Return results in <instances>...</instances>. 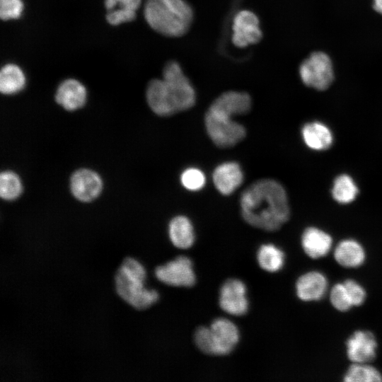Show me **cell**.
I'll return each mask as SVG.
<instances>
[{"label":"cell","instance_id":"f1b7e54d","mask_svg":"<svg viewBox=\"0 0 382 382\" xmlns=\"http://www.w3.org/2000/svg\"><path fill=\"white\" fill-rule=\"evenodd\" d=\"M353 306H359L364 303L366 298L364 288L356 280L347 279L343 282Z\"/></svg>","mask_w":382,"mask_h":382},{"label":"cell","instance_id":"1f68e13d","mask_svg":"<svg viewBox=\"0 0 382 382\" xmlns=\"http://www.w3.org/2000/svg\"><path fill=\"white\" fill-rule=\"evenodd\" d=\"M120 0H105V6L107 10L111 11L119 6Z\"/></svg>","mask_w":382,"mask_h":382},{"label":"cell","instance_id":"4316f807","mask_svg":"<svg viewBox=\"0 0 382 382\" xmlns=\"http://www.w3.org/2000/svg\"><path fill=\"white\" fill-rule=\"evenodd\" d=\"M180 180L186 189L193 191L202 189L205 184L204 173L195 168L186 169L182 173Z\"/></svg>","mask_w":382,"mask_h":382},{"label":"cell","instance_id":"7402d4cb","mask_svg":"<svg viewBox=\"0 0 382 382\" xmlns=\"http://www.w3.org/2000/svg\"><path fill=\"white\" fill-rule=\"evenodd\" d=\"M257 260L260 267L269 272H276L282 269L284 253L273 244H265L260 247L257 253Z\"/></svg>","mask_w":382,"mask_h":382},{"label":"cell","instance_id":"ac0fdd59","mask_svg":"<svg viewBox=\"0 0 382 382\" xmlns=\"http://www.w3.org/2000/svg\"><path fill=\"white\" fill-rule=\"evenodd\" d=\"M334 258L342 267L357 268L366 260L364 247L357 241L348 238L338 243L334 250Z\"/></svg>","mask_w":382,"mask_h":382},{"label":"cell","instance_id":"6da1fadb","mask_svg":"<svg viewBox=\"0 0 382 382\" xmlns=\"http://www.w3.org/2000/svg\"><path fill=\"white\" fill-rule=\"evenodd\" d=\"M240 203L243 219L255 228L274 231L289 218L286 192L274 180L261 179L251 184L242 193Z\"/></svg>","mask_w":382,"mask_h":382},{"label":"cell","instance_id":"7c38bea8","mask_svg":"<svg viewBox=\"0 0 382 382\" xmlns=\"http://www.w3.org/2000/svg\"><path fill=\"white\" fill-rule=\"evenodd\" d=\"M102 180L95 171L80 169L74 173L70 180V189L73 195L82 202L95 199L102 190Z\"/></svg>","mask_w":382,"mask_h":382},{"label":"cell","instance_id":"d4e9b609","mask_svg":"<svg viewBox=\"0 0 382 382\" xmlns=\"http://www.w3.org/2000/svg\"><path fill=\"white\" fill-rule=\"evenodd\" d=\"M22 192V185L18 176L11 171H4L0 176V195L6 200L16 199Z\"/></svg>","mask_w":382,"mask_h":382},{"label":"cell","instance_id":"83f0119b","mask_svg":"<svg viewBox=\"0 0 382 382\" xmlns=\"http://www.w3.org/2000/svg\"><path fill=\"white\" fill-rule=\"evenodd\" d=\"M23 11L22 0H0V17L3 21L18 19Z\"/></svg>","mask_w":382,"mask_h":382},{"label":"cell","instance_id":"5bb4252c","mask_svg":"<svg viewBox=\"0 0 382 382\" xmlns=\"http://www.w3.org/2000/svg\"><path fill=\"white\" fill-rule=\"evenodd\" d=\"M252 105L251 98L247 93L230 91L221 94L209 109L229 116L248 113Z\"/></svg>","mask_w":382,"mask_h":382},{"label":"cell","instance_id":"d6986e66","mask_svg":"<svg viewBox=\"0 0 382 382\" xmlns=\"http://www.w3.org/2000/svg\"><path fill=\"white\" fill-rule=\"evenodd\" d=\"M301 132L304 143L313 150L328 149L333 141V136L330 129L319 122L306 124Z\"/></svg>","mask_w":382,"mask_h":382},{"label":"cell","instance_id":"d6a6232c","mask_svg":"<svg viewBox=\"0 0 382 382\" xmlns=\"http://www.w3.org/2000/svg\"><path fill=\"white\" fill-rule=\"evenodd\" d=\"M373 8L378 13L382 14V0H372Z\"/></svg>","mask_w":382,"mask_h":382},{"label":"cell","instance_id":"ffe728a7","mask_svg":"<svg viewBox=\"0 0 382 382\" xmlns=\"http://www.w3.org/2000/svg\"><path fill=\"white\" fill-rule=\"evenodd\" d=\"M168 234L174 246L180 249L190 248L195 242L193 226L189 219L184 216L174 217L168 226Z\"/></svg>","mask_w":382,"mask_h":382},{"label":"cell","instance_id":"cb8c5ba5","mask_svg":"<svg viewBox=\"0 0 382 382\" xmlns=\"http://www.w3.org/2000/svg\"><path fill=\"white\" fill-rule=\"evenodd\" d=\"M358 187L353 179L347 174L337 176L333 183L332 195L335 201L347 204L355 199Z\"/></svg>","mask_w":382,"mask_h":382},{"label":"cell","instance_id":"9a60e30c","mask_svg":"<svg viewBox=\"0 0 382 382\" xmlns=\"http://www.w3.org/2000/svg\"><path fill=\"white\" fill-rule=\"evenodd\" d=\"M301 247L304 253L312 259L326 256L332 246L331 236L317 227L306 228L301 236Z\"/></svg>","mask_w":382,"mask_h":382},{"label":"cell","instance_id":"30bf717a","mask_svg":"<svg viewBox=\"0 0 382 382\" xmlns=\"http://www.w3.org/2000/svg\"><path fill=\"white\" fill-rule=\"evenodd\" d=\"M246 286L238 279L226 280L221 287L219 306L226 313L233 316H243L248 310Z\"/></svg>","mask_w":382,"mask_h":382},{"label":"cell","instance_id":"ba28073f","mask_svg":"<svg viewBox=\"0 0 382 382\" xmlns=\"http://www.w3.org/2000/svg\"><path fill=\"white\" fill-rule=\"evenodd\" d=\"M232 42L238 47H246L259 42L262 37L260 21L253 11H239L232 21Z\"/></svg>","mask_w":382,"mask_h":382},{"label":"cell","instance_id":"5b68a950","mask_svg":"<svg viewBox=\"0 0 382 382\" xmlns=\"http://www.w3.org/2000/svg\"><path fill=\"white\" fill-rule=\"evenodd\" d=\"M231 117L210 109L205 115L207 132L212 141L220 148L231 147L246 135L245 127Z\"/></svg>","mask_w":382,"mask_h":382},{"label":"cell","instance_id":"8fae6325","mask_svg":"<svg viewBox=\"0 0 382 382\" xmlns=\"http://www.w3.org/2000/svg\"><path fill=\"white\" fill-rule=\"evenodd\" d=\"M209 328L212 355H226L236 346L239 331L236 325L224 318L215 319Z\"/></svg>","mask_w":382,"mask_h":382},{"label":"cell","instance_id":"2e32d148","mask_svg":"<svg viewBox=\"0 0 382 382\" xmlns=\"http://www.w3.org/2000/svg\"><path fill=\"white\" fill-rule=\"evenodd\" d=\"M86 90L79 81L68 79L62 81L55 94L56 102L66 110H76L86 103Z\"/></svg>","mask_w":382,"mask_h":382},{"label":"cell","instance_id":"603a6c76","mask_svg":"<svg viewBox=\"0 0 382 382\" xmlns=\"http://www.w3.org/2000/svg\"><path fill=\"white\" fill-rule=\"evenodd\" d=\"M345 382H381L382 374L369 363H352L343 376Z\"/></svg>","mask_w":382,"mask_h":382},{"label":"cell","instance_id":"e0dca14e","mask_svg":"<svg viewBox=\"0 0 382 382\" xmlns=\"http://www.w3.org/2000/svg\"><path fill=\"white\" fill-rule=\"evenodd\" d=\"M243 175L240 166L234 162L218 166L213 173V181L219 192L228 195L242 183Z\"/></svg>","mask_w":382,"mask_h":382},{"label":"cell","instance_id":"7a4b0ae2","mask_svg":"<svg viewBox=\"0 0 382 382\" xmlns=\"http://www.w3.org/2000/svg\"><path fill=\"white\" fill-rule=\"evenodd\" d=\"M144 16L154 30L170 37L184 35L194 18L192 8L185 0H146Z\"/></svg>","mask_w":382,"mask_h":382},{"label":"cell","instance_id":"44dd1931","mask_svg":"<svg viewBox=\"0 0 382 382\" xmlns=\"http://www.w3.org/2000/svg\"><path fill=\"white\" fill-rule=\"evenodd\" d=\"M25 77L22 69L13 64L4 65L0 72V91L3 94L12 95L22 91Z\"/></svg>","mask_w":382,"mask_h":382},{"label":"cell","instance_id":"f546056e","mask_svg":"<svg viewBox=\"0 0 382 382\" xmlns=\"http://www.w3.org/2000/svg\"><path fill=\"white\" fill-rule=\"evenodd\" d=\"M136 11L127 8H119L109 11L106 15L108 23L117 25L122 23L130 22L136 18Z\"/></svg>","mask_w":382,"mask_h":382},{"label":"cell","instance_id":"3957f363","mask_svg":"<svg viewBox=\"0 0 382 382\" xmlns=\"http://www.w3.org/2000/svg\"><path fill=\"white\" fill-rule=\"evenodd\" d=\"M146 271L134 257H127L115 275V288L117 295L127 303L138 310L149 308L157 302L158 293L145 286Z\"/></svg>","mask_w":382,"mask_h":382},{"label":"cell","instance_id":"4fadbf2b","mask_svg":"<svg viewBox=\"0 0 382 382\" xmlns=\"http://www.w3.org/2000/svg\"><path fill=\"white\" fill-rule=\"evenodd\" d=\"M327 277L322 272L312 270L301 274L295 284L297 297L306 302L322 299L328 290Z\"/></svg>","mask_w":382,"mask_h":382},{"label":"cell","instance_id":"484cf974","mask_svg":"<svg viewBox=\"0 0 382 382\" xmlns=\"http://www.w3.org/2000/svg\"><path fill=\"white\" fill-rule=\"evenodd\" d=\"M330 301L332 306L340 312L348 311L353 307L343 282L332 286L330 291Z\"/></svg>","mask_w":382,"mask_h":382},{"label":"cell","instance_id":"9c48e42d","mask_svg":"<svg viewBox=\"0 0 382 382\" xmlns=\"http://www.w3.org/2000/svg\"><path fill=\"white\" fill-rule=\"evenodd\" d=\"M345 346L347 357L352 363H369L376 356L377 340L369 330L354 331L347 339Z\"/></svg>","mask_w":382,"mask_h":382},{"label":"cell","instance_id":"4dcf8cb0","mask_svg":"<svg viewBox=\"0 0 382 382\" xmlns=\"http://www.w3.org/2000/svg\"><path fill=\"white\" fill-rule=\"evenodd\" d=\"M141 0H120V8H127L137 11L141 5Z\"/></svg>","mask_w":382,"mask_h":382},{"label":"cell","instance_id":"8992f818","mask_svg":"<svg viewBox=\"0 0 382 382\" xmlns=\"http://www.w3.org/2000/svg\"><path fill=\"white\" fill-rule=\"evenodd\" d=\"M299 71L302 82L318 91L328 88L334 81L332 60L323 52L311 53L301 62Z\"/></svg>","mask_w":382,"mask_h":382},{"label":"cell","instance_id":"52a82bcc","mask_svg":"<svg viewBox=\"0 0 382 382\" xmlns=\"http://www.w3.org/2000/svg\"><path fill=\"white\" fill-rule=\"evenodd\" d=\"M155 276L162 283L173 286L191 287L196 282L192 262L186 256H179L157 267Z\"/></svg>","mask_w":382,"mask_h":382},{"label":"cell","instance_id":"277c9868","mask_svg":"<svg viewBox=\"0 0 382 382\" xmlns=\"http://www.w3.org/2000/svg\"><path fill=\"white\" fill-rule=\"evenodd\" d=\"M162 79L174 113L191 108L196 101V93L181 66L175 61L166 64Z\"/></svg>","mask_w":382,"mask_h":382}]
</instances>
